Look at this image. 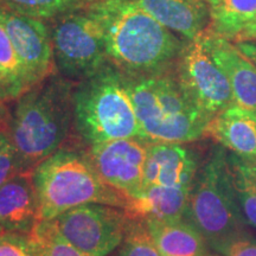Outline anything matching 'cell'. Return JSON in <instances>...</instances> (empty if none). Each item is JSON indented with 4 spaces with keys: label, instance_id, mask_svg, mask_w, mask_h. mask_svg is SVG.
Here are the masks:
<instances>
[{
    "label": "cell",
    "instance_id": "obj_1",
    "mask_svg": "<svg viewBox=\"0 0 256 256\" xmlns=\"http://www.w3.org/2000/svg\"><path fill=\"white\" fill-rule=\"evenodd\" d=\"M86 8L100 26L110 62L127 75L165 72L185 46L136 0H95Z\"/></svg>",
    "mask_w": 256,
    "mask_h": 256
},
{
    "label": "cell",
    "instance_id": "obj_2",
    "mask_svg": "<svg viewBox=\"0 0 256 256\" xmlns=\"http://www.w3.org/2000/svg\"><path fill=\"white\" fill-rule=\"evenodd\" d=\"M74 89L52 72L16 100L8 134L20 172H32L62 147L74 124Z\"/></svg>",
    "mask_w": 256,
    "mask_h": 256
},
{
    "label": "cell",
    "instance_id": "obj_3",
    "mask_svg": "<svg viewBox=\"0 0 256 256\" xmlns=\"http://www.w3.org/2000/svg\"><path fill=\"white\" fill-rule=\"evenodd\" d=\"M126 78L144 140L185 144L206 134L211 119L191 101L177 76L160 72Z\"/></svg>",
    "mask_w": 256,
    "mask_h": 256
},
{
    "label": "cell",
    "instance_id": "obj_4",
    "mask_svg": "<svg viewBox=\"0 0 256 256\" xmlns=\"http://www.w3.org/2000/svg\"><path fill=\"white\" fill-rule=\"evenodd\" d=\"M40 220H55L84 204H104L128 210L132 200L106 184L87 151L60 147L32 171Z\"/></svg>",
    "mask_w": 256,
    "mask_h": 256
},
{
    "label": "cell",
    "instance_id": "obj_5",
    "mask_svg": "<svg viewBox=\"0 0 256 256\" xmlns=\"http://www.w3.org/2000/svg\"><path fill=\"white\" fill-rule=\"evenodd\" d=\"M184 218L200 232L208 247L220 255L234 241L250 235L240 206L229 153L224 147L214 150L198 170Z\"/></svg>",
    "mask_w": 256,
    "mask_h": 256
},
{
    "label": "cell",
    "instance_id": "obj_6",
    "mask_svg": "<svg viewBox=\"0 0 256 256\" xmlns=\"http://www.w3.org/2000/svg\"><path fill=\"white\" fill-rule=\"evenodd\" d=\"M74 127L88 146L142 138L126 74L112 62L75 86Z\"/></svg>",
    "mask_w": 256,
    "mask_h": 256
},
{
    "label": "cell",
    "instance_id": "obj_7",
    "mask_svg": "<svg viewBox=\"0 0 256 256\" xmlns=\"http://www.w3.org/2000/svg\"><path fill=\"white\" fill-rule=\"evenodd\" d=\"M49 20L54 64L62 78L78 83L110 62L100 26L84 5Z\"/></svg>",
    "mask_w": 256,
    "mask_h": 256
},
{
    "label": "cell",
    "instance_id": "obj_8",
    "mask_svg": "<svg viewBox=\"0 0 256 256\" xmlns=\"http://www.w3.org/2000/svg\"><path fill=\"white\" fill-rule=\"evenodd\" d=\"M130 220V214L121 208L84 204L51 220L78 250L88 256H107L121 246Z\"/></svg>",
    "mask_w": 256,
    "mask_h": 256
},
{
    "label": "cell",
    "instance_id": "obj_9",
    "mask_svg": "<svg viewBox=\"0 0 256 256\" xmlns=\"http://www.w3.org/2000/svg\"><path fill=\"white\" fill-rule=\"evenodd\" d=\"M200 36L185 44L182 50L177 78L191 101L212 120L235 104V101L228 78L211 57Z\"/></svg>",
    "mask_w": 256,
    "mask_h": 256
},
{
    "label": "cell",
    "instance_id": "obj_10",
    "mask_svg": "<svg viewBox=\"0 0 256 256\" xmlns=\"http://www.w3.org/2000/svg\"><path fill=\"white\" fill-rule=\"evenodd\" d=\"M148 142L127 138L88 146L87 153L102 180L130 200L139 197Z\"/></svg>",
    "mask_w": 256,
    "mask_h": 256
},
{
    "label": "cell",
    "instance_id": "obj_11",
    "mask_svg": "<svg viewBox=\"0 0 256 256\" xmlns=\"http://www.w3.org/2000/svg\"><path fill=\"white\" fill-rule=\"evenodd\" d=\"M0 18L5 25L28 84L34 87L51 75L55 68L48 25L42 19L2 8H0Z\"/></svg>",
    "mask_w": 256,
    "mask_h": 256
},
{
    "label": "cell",
    "instance_id": "obj_12",
    "mask_svg": "<svg viewBox=\"0 0 256 256\" xmlns=\"http://www.w3.org/2000/svg\"><path fill=\"white\" fill-rule=\"evenodd\" d=\"M198 170L200 162L197 154L182 144H150L142 188L148 186L191 188Z\"/></svg>",
    "mask_w": 256,
    "mask_h": 256
},
{
    "label": "cell",
    "instance_id": "obj_13",
    "mask_svg": "<svg viewBox=\"0 0 256 256\" xmlns=\"http://www.w3.org/2000/svg\"><path fill=\"white\" fill-rule=\"evenodd\" d=\"M40 220L32 172H19L0 186V232L31 235Z\"/></svg>",
    "mask_w": 256,
    "mask_h": 256
},
{
    "label": "cell",
    "instance_id": "obj_14",
    "mask_svg": "<svg viewBox=\"0 0 256 256\" xmlns=\"http://www.w3.org/2000/svg\"><path fill=\"white\" fill-rule=\"evenodd\" d=\"M200 38L228 78L235 104L256 112V66L229 40L208 30Z\"/></svg>",
    "mask_w": 256,
    "mask_h": 256
},
{
    "label": "cell",
    "instance_id": "obj_15",
    "mask_svg": "<svg viewBox=\"0 0 256 256\" xmlns=\"http://www.w3.org/2000/svg\"><path fill=\"white\" fill-rule=\"evenodd\" d=\"M150 16L174 34L194 40L208 30L210 12L206 2L194 0H136Z\"/></svg>",
    "mask_w": 256,
    "mask_h": 256
},
{
    "label": "cell",
    "instance_id": "obj_16",
    "mask_svg": "<svg viewBox=\"0 0 256 256\" xmlns=\"http://www.w3.org/2000/svg\"><path fill=\"white\" fill-rule=\"evenodd\" d=\"M206 134L234 154L256 162V112L230 106L210 121Z\"/></svg>",
    "mask_w": 256,
    "mask_h": 256
},
{
    "label": "cell",
    "instance_id": "obj_17",
    "mask_svg": "<svg viewBox=\"0 0 256 256\" xmlns=\"http://www.w3.org/2000/svg\"><path fill=\"white\" fill-rule=\"evenodd\" d=\"M144 220L162 256H211L206 240L188 220Z\"/></svg>",
    "mask_w": 256,
    "mask_h": 256
},
{
    "label": "cell",
    "instance_id": "obj_18",
    "mask_svg": "<svg viewBox=\"0 0 256 256\" xmlns=\"http://www.w3.org/2000/svg\"><path fill=\"white\" fill-rule=\"evenodd\" d=\"M191 188H144L127 211L142 220L184 218Z\"/></svg>",
    "mask_w": 256,
    "mask_h": 256
},
{
    "label": "cell",
    "instance_id": "obj_19",
    "mask_svg": "<svg viewBox=\"0 0 256 256\" xmlns=\"http://www.w3.org/2000/svg\"><path fill=\"white\" fill-rule=\"evenodd\" d=\"M209 12L208 31L226 40L241 38L256 22V0H216Z\"/></svg>",
    "mask_w": 256,
    "mask_h": 256
},
{
    "label": "cell",
    "instance_id": "obj_20",
    "mask_svg": "<svg viewBox=\"0 0 256 256\" xmlns=\"http://www.w3.org/2000/svg\"><path fill=\"white\" fill-rule=\"evenodd\" d=\"M30 88L5 25L0 18V102L6 104L16 101Z\"/></svg>",
    "mask_w": 256,
    "mask_h": 256
},
{
    "label": "cell",
    "instance_id": "obj_21",
    "mask_svg": "<svg viewBox=\"0 0 256 256\" xmlns=\"http://www.w3.org/2000/svg\"><path fill=\"white\" fill-rule=\"evenodd\" d=\"M229 159L243 216L256 229V162L234 153Z\"/></svg>",
    "mask_w": 256,
    "mask_h": 256
},
{
    "label": "cell",
    "instance_id": "obj_22",
    "mask_svg": "<svg viewBox=\"0 0 256 256\" xmlns=\"http://www.w3.org/2000/svg\"><path fill=\"white\" fill-rule=\"evenodd\" d=\"M81 6V0H0V8L42 20H49Z\"/></svg>",
    "mask_w": 256,
    "mask_h": 256
},
{
    "label": "cell",
    "instance_id": "obj_23",
    "mask_svg": "<svg viewBox=\"0 0 256 256\" xmlns=\"http://www.w3.org/2000/svg\"><path fill=\"white\" fill-rule=\"evenodd\" d=\"M30 236L38 256H88L66 241L52 220H40Z\"/></svg>",
    "mask_w": 256,
    "mask_h": 256
},
{
    "label": "cell",
    "instance_id": "obj_24",
    "mask_svg": "<svg viewBox=\"0 0 256 256\" xmlns=\"http://www.w3.org/2000/svg\"><path fill=\"white\" fill-rule=\"evenodd\" d=\"M130 216L126 235L118 256H162L147 229L145 220L130 214Z\"/></svg>",
    "mask_w": 256,
    "mask_h": 256
},
{
    "label": "cell",
    "instance_id": "obj_25",
    "mask_svg": "<svg viewBox=\"0 0 256 256\" xmlns=\"http://www.w3.org/2000/svg\"><path fill=\"white\" fill-rule=\"evenodd\" d=\"M0 256H38L30 235L2 234L0 236Z\"/></svg>",
    "mask_w": 256,
    "mask_h": 256
},
{
    "label": "cell",
    "instance_id": "obj_26",
    "mask_svg": "<svg viewBox=\"0 0 256 256\" xmlns=\"http://www.w3.org/2000/svg\"><path fill=\"white\" fill-rule=\"evenodd\" d=\"M19 172L20 171L14 144L8 132H0V186Z\"/></svg>",
    "mask_w": 256,
    "mask_h": 256
},
{
    "label": "cell",
    "instance_id": "obj_27",
    "mask_svg": "<svg viewBox=\"0 0 256 256\" xmlns=\"http://www.w3.org/2000/svg\"><path fill=\"white\" fill-rule=\"evenodd\" d=\"M220 256H256V238L248 235L236 240Z\"/></svg>",
    "mask_w": 256,
    "mask_h": 256
},
{
    "label": "cell",
    "instance_id": "obj_28",
    "mask_svg": "<svg viewBox=\"0 0 256 256\" xmlns=\"http://www.w3.org/2000/svg\"><path fill=\"white\" fill-rule=\"evenodd\" d=\"M236 46L250 62L256 66V44L254 42L249 40H240Z\"/></svg>",
    "mask_w": 256,
    "mask_h": 256
},
{
    "label": "cell",
    "instance_id": "obj_29",
    "mask_svg": "<svg viewBox=\"0 0 256 256\" xmlns=\"http://www.w3.org/2000/svg\"><path fill=\"white\" fill-rule=\"evenodd\" d=\"M11 120V114H8L5 104L0 102V132H8Z\"/></svg>",
    "mask_w": 256,
    "mask_h": 256
},
{
    "label": "cell",
    "instance_id": "obj_30",
    "mask_svg": "<svg viewBox=\"0 0 256 256\" xmlns=\"http://www.w3.org/2000/svg\"><path fill=\"white\" fill-rule=\"evenodd\" d=\"M241 38H244V40L246 38H255L256 40V22L255 23H252L250 26L246 30V32L242 34Z\"/></svg>",
    "mask_w": 256,
    "mask_h": 256
},
{
    "label": "cell",
    "instance_id": "obj_31",
    "mask_svg": "<svg viewBox=\"0 0 256 256\" xmlns=\"http://www.w3.org/2000/svg\"><path fill=\"white\" fill-rule=\"evenodd\" d=\"M194 2H206V4L211 5L212 2H215L216 0H194Z\"/></svg>",
    "mask_w": 256,
    "mask_h": 256
},
{
    "label": "cell",
    "instance_id": "obj_32",
    "mask_svg": "<svg viewBox=\"0 0 256 256\" xmlns=\"http://www.w3.org/2000/svg\"><path fill=\"white\" fill-rule=\"evenodd\" d=\"M2 232H0V236H2Z\"/></svg>",
    "mask_w": 256,
    "mask_h": 256
},
{
    "label": "cell",
    "instance_id": "obj_33",
    "mask_svg": "<svg viewBox=\"0 0 256 256\" xmlns=\"http://www.w3.org/2000/svg\"><path fill=\"white\" fill-rule=\"evenodd\" d=\"M94 2H95V0H94Z\"/></svg>",
    "mask_w": 256,
    "mask_h": 256
}]
</instances>
